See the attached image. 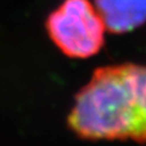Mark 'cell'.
Wrapping results in <instances>:
<instances>
[{"instance_id":"cell-3","label":"cell","mask_w":146,"mask_h":146,"mask_svg":"<svg viewBox=\"0 0 146 146\" xmlns=\"http://www.w3.org/2000/svg\"><path fill=\"white\" fill-rule=\"evenodd\" d=\"M94 6L111 33L131 32L146 22V0H94Z\"/></svg>"},{"instance_id":"cell-2","label":"cell","mask_w":146,"mask_h":146,"mask_svg":"<svg viewBox=\"0 0 146 146\" xmlns=\"http://www.w3.org/2000/svg\"><path fill=\"white\" fill-rule=\"evenodd\" d=\"M46 29L66 56L88 58L102 48L106 27L89 0H65L49 15Z\"/></svg>"},{"instance_id":"cell-1","label":"cell","mask_w":146,"mask_h":146,"mask_svg":"<svg viewBox=\"0 0 146 146\" xmlns=\"http://www.w3.org/2000/svg\"><path fill=\"white\" fill-rule=\"evenodd\" d=\"M68 124L89 140L146 143V66L98 68L77 95Z\"/></svg>"}]
</instances>
